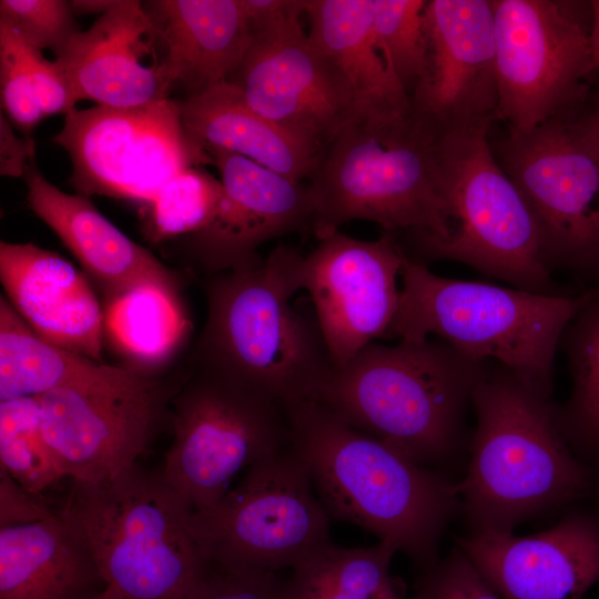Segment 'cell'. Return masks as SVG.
<instances>
[{
    "label": "cell",
    "mask_w": 599,
    "mask_h": 599,
    "mask_svg": "<svg viewBox=\"0 0 599 599\" xmlns=\"http://www.w3.org/2000/svg\"><path fill=\"white\" fill-rule=\"evenodd\" d=\"M292 445L332 520L406 554L424 570L458 508V484L364 434L315 400L290 406Z\"/></svg>",
    "instance_id": "6da1fadb"
},
{
    "label": "cell",
    "mask_w": 599,
    "mask_h": 599,
    "mask_svg": "<svg viewBox=\"0 0 599 599\" xmlns=\"http://www.w3.org/2000/svg\"><path fill=\"white\" fill-rule=\"evenodd\" d=\"M300 254L205 275L206 321L185 362L246 383L287 406L317 400L335 365L315 317L290 304Z\"/></svg>",
    "instance_id": "7a4b0ae2"
},
{
    "label": "cell",
    "mask_w": 599,
    "mask_h": 599,
    "mask_svg": "<svg viewBox=\"0 0 599 599\" xmlns=\"http://www.w3.org/2000/svg\"><path fill=\"white\" fill-rule=\"evenodd\" d=\"M471 404L477 424L458 484L471 534L511 531L588 493L591 474L569 450L549 396L498 365Z\"/></svg>",
    "instance_id": "3957f363"
},
{
    "label": "cell",
    "mask_w": 599,
    "mask_h": 599,
    "mask_svg": "<svg viewBox=\"0 0 599 599\" xmlns=\"http://www.w3.org/2000/svg\"><path fill=\"white\" fill-rule=\"evenodd\" d=\"M488 368V361L440 338L394 346L372 342L335 369L316 402L434 469L456 451L465 409Z\"/></svg>",
    "instance_id": "277c9868"
},
{
    "label": "cell",
    "mask_w": 599,
    "mask_h": 599,
    "mask_svg": "<svg viewBox=\"0 0 599 599\" xmlns=\"http://www.w3.org/2000/svg\"><path fill=\"white\" fill-rule=\"evenodd\" d=\"M308 186L318 240L354 220L406 234L412 246L449 234L435 133L412 114L352 119L321 151Z\"/></svg>",
    "instance_id": "5b68a950"
},
{
    "label": "cell",
    "mask_w": 599,
    "mask_h": 599,
    "mask_svg": "<svg viewBox=\"0 0 599 599\" xmlns=\"http://www.w3.org/2000/svg\"><path fill=\"white\" fill-rule=\"evenodd\" d=\"M400 281L385 338L434 334L468 357L497 361L547 396L558 342L598 290L570 297L446 278L407 256Z\"/></svg>",
    "instance_id": "8992f818"
},
{
    "label": "cell",
    "mask_w": 599,
    "mask_h": 599,
    "mask_svg": "<svg viewBox=\"0 0 599 599\" xmlns=\"http://www.w3.org/2000/svg\"><path fill=\"white\" fill-rule=\"evenodd\" d=\"M62 509L120 599H183L209 566L192 509L160 470L136 464L103 481H72Z\"/></svg>",
    "instance_id": "52a82bcc"
},
{
    "label": "cell",
    "mask_w": 599,
    "mask_h": 599,
    "mask_svg": "<svg viewBox=\"0 0 599 599\" xmlns=\"http://www.w3.org/2000/svg\"><path fill=\"white\" fill-rule=\"evenodd\" d=\"M490 123L435 134L439 184L449 234L413 246L414 262L451 260L529 292L551 290V267L534 215L488 142Z\"/></svg>",
    "instance_id": "ba28073f"
},
{
    "label": "cell",
    "mask_w": 599,
    "mask_h": 599,
    "mask_svg": "<svg viewBox=\"0 0 599 599\" xmlns=\"http://www.w3.org/2000/svg\"><path fill=\"white\" fill-rule=\"evenodd\" d=\"M171 404L165 481L193 512L215 506L240 474L291 446L290 406L217 370L184 362Z\"/></svg>",
    "instance_id": "9c48e42d"
},
{
    "label": "cell",
    "mask_w": 599,
    "mask_h": 599,
    "mask_svg": "<svg viewBox=\"0 0 599 599\" xmlns=\"http://www.w3.org/2000/svg\"><path fill=\"white\" fill-rule=\"evenodd\" d=\"M186 375L184 363L158 377L115 365L39 396L42 434L64 476L99 483L136 465L170 427L172 399Z\"/></svg>",
    "instance_id": "30bf717a"
},
{
    "label": "cell",
    "mask_w": 599,
    "mask_h": 599,
    "mask_svg": "<svg viewBox=\"0 0 599 599\" xmlns=\"http://www.w3.org/2000/svg\"><path fill=\"white\" fill-rule=\"evenodd\" d=\"M331 517L293 445L248 468L212 508L193 512L207 562L277 572L332 542Z\"/></svg>",
    "instance_id": "8fae6325"
},
{
    "label": "cell",
    "mask_w": 599,
    "mask_h": 599,
    "mask_svg": "<svg viewBox=\"0 0 599 599\" xmlns=\"http://www.w3.org/2000/svg\"><path fill=\"white\" fill-rule=\"evenodd\" d=\"M493 151L534 215L551 270L599 272V136L585 115L509 131Z\"/></svg>",
    "instance_id": "7c38bea8"
},
{
    "label": "cell",
    "mask_w": 599,
    "mask_h": 599,
    "mask_svg": "<svg viewBox=\"0 0 599 599\" xmlns=\"http://www.w3.org/2000/svg\"><path fill=\"white\" fill-rule=\"evenodd\" d=\"M52 142L69 154L70 185L89 197L151 204L180 172L212 164L185 130L180 101L172 98L131 108L74 110Z\"/></svg>",
    "instance_id": "4fadbf2b"
},
{
    "label": "cell",
    "mask_w": 599,
    "mask_h": 599,
    "mask_svg": "<svg viewBox=\"0 0 599 599\" xmlns=\"http://www.w3.org/2000/svg\"><path fill=\"white\" fill-rule=\"evenodd\" d=\"M494 11L497 120L527 133L578 114L593 71L589 31L569 2L490 0Z\"/></svg>",
    "instance_id": "5bb4252c"
},
{
    "label": "cell",
    "mask_w": 599,
    "mask_h": 599,
    "mask_svg": "<svg viewBox=\"0 0 599 599\" xmlns=\"http://www.w3.org/2000/svg\"><path fill=\"white\" fill-rule=\"evenodd\" d=\"M295 13L253 30L231 82L245 103L319 152L354 118L351 88Z\"/></svg>",
    "instance_id": "9a60e30c"
},
{
    "label": "cell",
    "mask_w": 599,
    "mask_h": 599,
    "mask_svg": "<svg viewBox=\"0 0 599 599\" xmlns=\"http://www.w3.org/2000/svg\"><path fill=\"white\" fill-rule=\"evenodd\" d=\"M405 257L392 233L361 241L339 230L300 257L295 285L309 293L335 368L385 338L398 307Z\"/></svg>",
    "instance_id": "2e32d148"
},
{
    "label": "cell",
    "mask_w": 599,
    "mask_h": 599,
    "mask_svg": "<svg viewBox=\"0 0 599 599\" xmlns=\"http://www.w3.org/2000/svg\"><path fill=\"white\" fill-rule=\"evenodd\" d=\"M426 55L410 93L412 116L435 134L497 120L490 0H427Z\"/></svg>",
    "instance_id": "e0dca14e"
},
{
    "label": "cell",
    "mask_w": 599,
    "mask_h": 599,
    "mask_svg": "<svg viewBox=\"0 0 599 599\" xmlns=\"http://www.w3.org/2000/svg\"><path fill=\"white\" fill-rule=\"evenodd\" d=\"M205 151L224 191L213 222L190 237L193 265L205 275L258 264L264 260L257 253L263 243L312 229L308 183L229 151Z\"/></svg>",
    "instance_id": "ac0fdd59"
},
{
    "label": "cell",
    "mask_w": 599,
    "mask_h": 599,
    "mask_svg": "<svg viewBox=\"0 0 599 599\" xmlns=\"http://www.w3.org/2000/svg\"><path fill=\"white\" fill-rule=\"evenodd\" d=\"M456 544L500 599H582L599 581V521L589 515L531 536L485 531Z\"/></svg>",
    "instance_id": "d6986e66"
},
{
    "label": "cell",
    "mask_w": 599,
    "mask_h": 599,
    "mask_svg": "<svg viewBox=\"0 0 599 599\" xmlns=\"http://www.w3.org/2000/svg\"><path fill=\"white\" fill-rule=\"evenodd\" d=\"M156 34L143 2L119 0L93 24L77 31L54 61L75 99L131 108L170 98Z\"/></svg>",
    "instance_id": "ffe728a7"
},
{
    "label": "cell",
    "mask_w": 599,
    "mask_h": 599,
    "mask_svg": "<svg viewBox=\"0 0 599 599\" xmlns=\"http://www.w3.org/2000/svg\"><path fill=\"white\" fill-rule=\"evenodd\" d=\"M6 297L42 338L103 363V307L87 278L55 252L0 243Z\"/></svg>",
    "instance_id": "44dd1931"
},
{
    "label": "cell",
    "mask_w": 599,
    "mask_h": 599,
    "mask_svg": "<svg viewBox=\"0 0 599 599\" xmlns=\"http://www.w3.org/2000/svg\"><path fill=\"white\" fill-rule=\"evenodd\" d=\"M24 181L29 209L55 233L105 298L149 284L181 290L180 277L101 214L89 196L58 189L34 160Z\"/></svg>",
    "instance_id": "7402d4cb"
},
{
    "label": "cell",
    "mask_w": 599,
    "mask_h": 599,
    "mask_svg": "<svg viewBox=\"0 0 599 599\" xmlns=\"http://www.w3.org/2000/svg\"><path fill=\"white\" fill-rule=\"evenodd\" d=\"M143 6L171 91L179 85L186 97L202 93L227 82L241 65L253 37L242 0H155Z\"/></svg>",
    "instance_id": "603a6c76"
},
{
    "label": "cell",
    "mask_w": 599,
    "mask_h": 599,
    "mask_svg": "<svg viewBox=\"0 0 599 599\" xmlns=\"http://www.w3.org/2000/svg\"><path fill=\"white\" fill-rule=\"evenodd\" d=\"M104 589L84 535L62 508L0 527V599H91Z\"/></svg>",
    "instance_id": "cb8c5ba5"
},
{
    "label": "cell",
    "mask_w": 599,
    "mask_h": 599,
    "mask_svg": "<svg viewBox=\"0 0 599 599\" xmlns=\"http://www.w3.org/2000/svg\"><path fill=\"white\" fill-rule=\"evenodd\" d=\"M311 41L346 79L354 118L383 120L410 114V98L379 51L373 0H307Z\"/></svg>",
    "instance_id": "d4e9b609"
},
{
    "label": "cell",
    "mask_w": 599,
    "mask_h": 599,
    "mask_svg": "<svg viewBox=\"0 0 599 599\" xmlns=\"http://www.w3.org/2000/svg\"><path fill=\"white\" fill-rule=\"evenodd\" d=\"M190 136L203 149L229 151L286 177L312 176L321 152L252 110L231 82L180 101Z\"/></svg>",
    "instance_id": "484cf974"
},
{
    "label": "cell",
    "mask_w": 599,
    "mask_h": 599,
    "mask_svg": "<svg viewBox=\"0 0 599 599\" xmlns=\"http://www.w3.org/2000/svg\"><path fill=\"white\" fill-rule=\"evenodd\" d=\"M191 329L179 290L149 284L105 298L104 342L123 361L121 366L142 376L169 373Z\"/></svg>",
    "instance_id": "4316f807"
},
{
    "label": "cell",
    "mask_w": 599,
    "mask_h": 599,
    "mask_svg": "<svg viewBox=\"0 0 599 599\" xmlns=\"http://www.w3.org/2000/svg\"><path fill=\"white\" fill-rule=\"evenodd\" d=\"M114 366L42 338L1 296L0 400L41 396L105 375Z\"/></svg>",
    "instance_id": "83f0119b"
},
{
    "label": "cell",
    "mask_w": 599,
    "mask_h": 599,
    "mask_svg": "<svg viewBox=\"0 0 599 599\" xmlns=\"http://www.w3.org/2000/svg\"><path fill=\"white\" fill-rule=\"evenodd\" d=\"M396 549L384 541L369 547H322L292 568L287 599H394L390 577Z\"/></svg>",
    "instance_id": "f1b7e54d"
},
{
    "label": "cell",
    "mask_w": 599,
    "mask_h": 599,
    "mask_svg": "<svg viewBox=\"0 0 599 599\" xmlns=\"http://www.w3.org/2000/svg\"><path fill=\"white\" fill-rule=\"evenodd\" d=\"M569 325L572 393L558 419L567 439L599 454V288Z\"/></svg>",
    "instance_id": "f546056e"
},
{
    "label": "cell",
    "mask_w": 599,
    "mask_h": 599,
    "mask_svg": "<svg viewBox=\"0 0 599 599\" xmlns=\"http://www.w3.org/2000/svg\"><path fill=\"white\" fill-rule=\"evenodd\" d=\"M0 468L40 496L65 477L42 434L39 396L0 400Z\"/></svg>",
    "instance_id": "4dcf8cb0"
},
{
    "label": "cell",
    "mask_w": 599,
    "mask_h": 599,
    "mask_svg": "<svg viewBox=\"0 0 599 599\" xmlns=\"http://www.w3.org/2000/svg\"><path fill=\"white\" fill-rule=\"evenodd\" d=\"M223 193L221 180L200 167L180 172L149 204L148 237L159 243L203 231L215 219Z\"/></svg>",
    "instance_id": "1f68e13d"
},
{
    "label": "cell",
    "mask_w": 599,
    "mask_h": 599,
    "mask_svg": "<svg viewBox=\"0 0 599 599\" xmlns=\"http://www.w3.org/2000/svg\"><path fill=\"white\" fill-rule=\"evenodd\" d=\"M426 0H373V32L379 51L409 98L426 55Z\"/></svg>",
    "instance_id": "d6a6232c"
},
{
    "label": "cell",
    "mask_w": 599,
    "mask_h": 599,
    "mask_svg": "<svg viewBox=\"0 0 599 599\" xmlns=\"http://www.w3.org/2000/svg\"><path fill=\"white\" fill-rule=\"evenodd\" d=\"M0 91L7 119L30 133L45 116L24 59V40L9 23L0 20Z\"/></svg>",
    "instance_id": "836d02e7"
},
{
    "label": "cell",
    "mask_w": 599,
    "mask_h": 599,
    "mask_svg": "<svg viewBox=\"0 0 599 599\" xmlns=\"http://www.w3.org/2000/svg\"><path fill=\"white\" fill-rule=\"evenodd\" d=\"M74 17L64 0L0 1V20L12 26L31 47L50 49L54 55L79 31Z\"/></svg>",
    "instance_id": "e575fe53"
},
{
    "label": "cell",
    "mask_w": 599,
    "mask_h": 599,
    "mask_svg": "<svg viewBox=\"0 0 599 599\" xmlns=\"http://www.w3.org/2000/svg\"><path fill=\"white\" fill-rule=\"evenodd\" d=\"M183 599H287L285 579L277 572L209 562Z\"/></svg>",
    "instance_id": "d590c367"
},
{
    "label": "cell",
    "mask_w": 599,
    "mask_h": 599,
    "mask_svg": "<svg viewBox=\"0 0 599 599\" xmlns=\"http://www.w3.org/2000/svg\"><path fill=\"white\" fill-rule=\"evenodd\" d=\"M418 590L430 599H500L459 548L425 570Z\"/></svg>",
    "instance_id": "8d00e7d4"
},
{
    "label": "cell",
    "mask_w": 599,
    "mask_h": 599,
    "mask_svg": "<svg viewBox=\"0 0 599 599\" xmlns=\"http://www.w3.org/2000/svg\"><path fill=\"white\" fill-rule=\"evenodd\" d=\"M24 59L44 116H65L74 111L78 100L57 62L48 60L42 51L31 47L26 40Z\"/></svg>",
    "instance_id": "74e56055"
},
{
    "label": "cell",
    "mask_w": 599,
    "mask_h": 599,
    "mask_svg": "<svg viewBox=\"0 0 599 599\" xmlns=\"http://www.w3.org/2000/svg\"><path fill=\"white\" fill-rule=\"evenodd\" d=\"M53 512L40 495L30 493L0 468V527L35 522Z\"/></svg>",
    "instance_id": "f35d334b"
},
{
    "label": "cell",
    "mask_w": 599,
    "mask_h": 599,
    "mask_svg": "<svg viewBox=\"0 0 599 599\" xmlns=\"http://www.w3.org/2000/svg\"><path fill=\"white\" fill-rule=\"evenodd\" d=\"M34 160V142L30 136H19L12 123L0 116V173L2 176L23 177Z\"/></svg>",
    "instance_id": "ab89813d"
},
{
    "label": "cell",
    "mask_w": 599,
    "mask_h": 599,
    "mask_svg": "<svg viewBox=\"0 0 599 599\" xmlns=\"http://www.w3.org/2000/svg\"><path fill=\"white\" fill-rule=\"evenodd\" d=\"M119 0H71L69 1L74 16L101 17L110 11Z\"/></svg>",
    "instance_id": "60d3db41"
},
{
    "label": "cell",
    "mask_w": 599,
    "mask_h": 599,
    "mask_svg": "<svg viewBox=\"0 0 599 599\" xmlns=\"http://www.w3.org/2000/svg\"><path fill=\"white\" fill-rule=\"evenodd\" d=\"M591 28L589 30L592 69H599V0L590 2Z\"/></svg>",
    "instance_id": "b9f144b4"
},
{
    "label": "cell",
    "mask_w": 599,
    "mask_h": 599,
    "mask_svg": "<svg viewBox=\"0 0 599 599\" xmlns=\"http://www.w3.org/2000/svg\"><path fill=\"white\" fill-rule=\"evenodd\" d=\"M590 126L599 136V102L596 103L592 111L583 114Z\"/></svg>",
    "instance_id": "7bdbcfd3"
},
{
    "label": "cell",
    "mask_w": 599,
    "mask_h": 599,
    "mask_svg": "<svg viewBox=\"0 0 599 599\" xmlns=\"http://www.w3.org/2000/svg\"><path fill=\"white\" fill-rule=\"evenodd\" d=\"M91 599H120V598L116 597L112 591L105 588L101 593L94 596Z\"/></svg>",
    "instance_id": "ee69618b"
},
{
    "label": "cell",
    "mask_w": 599,
    "mask_h": 599,
    "mask_svg": "<svg viewBox=\"0 0 599 599\" xmlns=\"http://www.w3.org/2000/svg\"><path fill=\"white\" fill-rule=\"evenodd\" d=\"M394 599H402L400 597H397V598H394ZM410 599H430L424 591L422 590H418L417 591V595H415L413 598Z\"/></svg>",
    "instance_id": "f6af8a7d"
}]
</instances>
